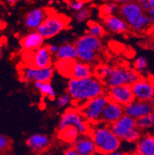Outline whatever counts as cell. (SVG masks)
Here are the masks:
<instances>
[{"mask_svg":"<svg viewBox=\"0 0 154 155\" xmlns=\"http://www.w3.org/2000/svg\"><path fill=\"white\" fill-rule=\"evenodd\" d=\"M104 155H126L124 152L120 151V150H116V151L113 152H111V153H106V154H104Z\"/></svg>","mask_w":154,"mask_h":155,"instance_id":"cell-40","label":"cell"},{"mask_svg":"<svg viewBox=\"0 0 154 155\" xmlns=\"http://www.w3.org/2000/svg\"><path fill=\"white\" fill-rule=\"evenodd\" d=\"M80 134L75 127H68L65 129L58 131V136L60 140L68 143H72L77 139Z\"/></svg>","mask_w":154,"mask_h":155,"instance_id":"cell-24","label":"cell"},{"mask_svg":"<svg viewBox=\"0 0 154 155\" xmlns=\"http://www.w3.org/2000/svg\"><path fill=\"white\" fill-rule=\"evenodd\" d=\"M153 82L149 79L141 78L139 81L131 86L134 100L149 102L152 97Z\"/></svg>","mask_w":154,"mask_h":155,"instance_id":"cell-10","label":"cell"},{"mask_svg":"<svg viewBox=\"0 0 154 155\" xmlns=\"http://www.w3.org/2000/svg\"><path fill=\"white\" fill-rule=\"evenodd\" d=\"M5 26V23L2 20V19H0V30L2 29H4Z\"/></svg>","mask_w":154,"mask_h":155,"instance_id":"cell-42","label":"cell"},{"mask_svg":"<svg viewBox=\"0 0 154 155\" xmlns=\"http://www.w3.org/2000/svg\"><path fill=\"white\" fill-rule=\"evenodd\" d=\"M85 5H86V2L84 1H71L68 3V8L70 10L76 12L85 8Z\"/></svg>","mask_w":154,"mask_h":155,"instance_id":"cell-34","label":"cell"},{"mask_svg":"<svg viewBox=\"0 0 154 155\" xmlns=\"http://www.w3.org/2000/svg\"><path fill=\"white\" fill-rule=\"evenodd\" d=\"M88 134L95 143L97 151L103 154L118 150L121 145V140L114 134L110 125L103 123L90 129Z\"/></svg>","mask_w":154,"mask_h":155,"instance_id":"cell-2","label":"cell"},{"mask_svg":"<svg viewBox=\"0 0 154 155\" xmlns=\"http://www.w3.org/2000/svg\"><path fill=\"white\" fill-rule=\"evenodd\" d=\"M149 103H150V104L154 107V83H153V85H152V97L151 101H149Z\"/></svg>","mask_w":154,"mask_h":155,"instance_id":"cell-41","label":"cell"},{"mask_svg":"<svg viewBox=\"0 0 154 155\" xmlns=\"http://www.w3.org/2000/svg\"><path fill=\"white\" fill-rule=\"evenodd\" d=\"M119 12L120 17L123 19L128 26L144 12L138 2H121L119 6Z\"/></svg>","mask_w":154,"mask_h":155,"instance_id":"cell-12","label":"cell"},{"mask_svg":"<svg viewBox=\"0 0 154 155\" xmlns=\"http://www.w3.org/2000/svg\"><path fill=\"white\" fill-rule=\"evenodd\" d=\"M8 3H15L16 2V1H15V0H9V1H8Z\"/></svg>","mask_w":154,"mask_h":155,"instance_id":"cell-46","label":"cell"},{"mask_svg":"<svg viewBox=\"0 0 154 155\" xmlns=\"http://www.w3.org/2000/svg\"><path fill=\"white\" fill-rule=\"evenodd\" d=\"M136 155H154V136L147 134L142 137L136 143Z\"/></svg>","mask_w":154,"mask_h":155,"instance_id":"cell-23","label":"cell"},{"mask_svg":"<svg viewBox=\"0 0 154 155\" xmlns=\"http://www.w3.org/2000/svg\"><path fill=\"white\" fill-rule=\"evenodd\" d=\"M119 10V5L116 2H109V3L102 5L100 8V13L103 18L109 15H115V12Z\"/></svg>","mask_w":154,"mask_h":155,"instance_id":"cell-27","label":"cell"},{"mask_svg":"<svg viewBox=\"0 0 154 155\" xmlns=\"http://www.w3.org/2000/svg\"><path fill=\"white\" fill-rule=\"evenodd\" d=\"M110 128L120 140H123L132 130L136 128V120L124 114L115 123L110 125Z\"/></svg>","mask_w":154,"mask_h":155,"instance_id":"cell-13","label":"cell"},{"mask_svg":"<svg viewBox=\"0 0 154 155\" xmlns=\"http://www.w3.org/2000/svg\"><path fill=\"white\" fill-rule=\"evenodd\" d=\"M147 60L143 56H139L138 58L136 59L135 62H134V68H135V71L139 73H143L147 68Z\"/></svg>","mask_w":154,"mask_h":155,"instance_id":"cell-31","label":"cell"},{"mask_svg":"<svg viewBox=\"0 0 154 155\" xmlns=\"http://www.w3.org/2000/svg\"><path fill=\"white\" fill-rule=\"evenodd\" d=\"M103 23L109 31L119 34L126 32L129 27L123 19L117 15H109L103 18Z\"/></svg>","mask_w":154,"mask_h":155,"instance_id":"cell-21","label":"cell"},{"mask_svg":"<svg viewBox=\"0 0 154 155\" xmlns=\"http://www.w3.org/2000/svg\"><path fill=\"white\" fill-rule=\"evenodd\" d=\"M87 34L93 36V37L100 39L105 34V29L101 24L97 22H90L88 23V29H87Z\"/></svg>","mask_w":154,"mask_h":155,"instance_id":"cell-26","label":"cell"},{"mask_svg":"<svg viewBox=\"0 0 154 155\" xmlns=\"http://www.w3.org/2000/svg\"><path fill=\"white\" fill-rule=\"evenodd\" d=\"M29 53L31 55L28 60L29 62V65L28 66L40 69L51 67L53 56L48 50L47 46H42L36 51Z\"/></svg>","mask_w":154,"mask_h":155,"instance_id":"cell-11","label":"cell"},{"mask_svg":"<svg viewBox=\"0 0 154 155\" xmlns=\"http://www.w3.org/2000/svg\"><path fill=\"white\" fill-rule=\"evenodd\" d=\"M68 127H75L80 134H87L90 131L88 122L78 109H68L63 113L58 125V131Z\"/></svg>","mask_w":154,"mask_h":155,"instance_id":"cell-6","label":"cell"},{"mask_svg":"<svg viewBox=\"0 0 154 155\" xmlns=\"http://www.w3.org/2000/svg\"><path fill=\"white\" fill-rule=\"evenodd\" d=\"M154 110V107L149 102L133 101L124 107V114L134 120L145 116H149Z\"/></svg>","mask_w":154,"mask_h":155,"instance_id":"cell-9","label":"cell"},{"mask_svg":"<svg viewBox=\"0 0 154 155\" xmlns=\"http://www.w3.org/2000/svg\"><path fill=\"white\" fill-rule=\"evenodd\" d=\"M72 102H73L72 98L67 93L59 96L57 98V101H56L57 106L59 107H65L66 106L70 105Z\"/></svg>","mask_w":154,"mask_h":155,"instance_id":"cell-33","label":"cell"},{"mask_svg":"<svg viewBox=\"0 0 154 155\" xmlns=\"http://www.w3.org/2000/svg\"><path fill=\"white\" fill-rule=\"evenodd\" d=\"M150 21H149L147 15H146V12H143L140 16H139L135 21H133L129 26L135 32H139L146 30L148 27L150 26Z\"/></svg>","mask_w":154,"mask_h":155,"instance_id":"cell-25","label":"cell"},{"mask_svg":"<svg viewBox=\"0 0 154 155\" xmlns=\"http://www.w3.org/2000/svg\"><path fill=\"white\" fill-rule=\"evenodd\" d=\"M93 76V70L90 64L84 63L80 61H72L70 63V69L68 71L67 77L70 79H81L88 78Z\"/></svg>","mask_w":154,"mask_h":155,"instance_id":"cell-16","label":"cell"},{"mask_svg":"<svg viewBox=\"0 0 154 155\" xmlns=\"http://www.w3.org/2000/svg\"><path fill=\"white\" fill-rule=\"evenodd\" d=\"M90 14H91L90 9L85 7L83 9L75 13V19L79 22H85L90 17Z\"/></svg>","mask_w":154,"mask_h":155,"instance_id":"cell-32","label":"cell"},{"mask_svg":"<svg viewBox=\"0 0 154 155\" xmlns=\"http://www.w3.org/2000/svg\"><path fill=\"white\" fill-rule=\"evenodd\" d=\"M127 155V154H126ZM129 155H133V154H129Z\"/></svg>","mask_w":154,"mask_h":155,"instance_id":"cell-47","label":"cell"},{"mask_svg":"<svg viewBox=\"0 0 154 155\" xmlns=\"http://www.w3.org/2000/svg\"><path fill=\"white\" fill-rule=\"evenodd\" d=\"M47 47L48 50H49V51L50 52V53L52 55L56 54V52L58 51V49H59V46H57L56 44H51L49 46H47Z\"/></svg>","mask_w":154,"mask_h":155,"instance_id":"cell-37","label":"cell"},{"mask_svg":"<svg viewBox=\"0 0 154 155\" xmlns=\"http://www.w3.org/2000/svg\"><path fill=\"white\" fill-rule=\"evenodd\" d=\"M107 97L109 101L115 102L120 105L125 107L134 101L132 89L130 86L122 85L109 88Z\"/></svg>","mask_w":154,"mask_h":155,"instance_id":"cell-8","label":"cell"},{"mask_svg":"<svg viewBox=\"0 0 154 155\" xmlns=\"http://www.w3.org/2000/svg\"><path fill=\"white\" fill-rule=\"evenodd\" d=\"M146 13V15H147L148 18H149V21H150V23L152 24V25H154V9L148 11Z\"/></svg>","mask_w":154,"mask_h":155,"instance_id":"cell-39","label":"cell"},{"mask_svg":"<svg viewBox=\"0 0 154 155\" xmlns=\"http://www.w3.org/2000/svg\"><path fill=\"white\" fill-rule=\"evenodd\" d=\"M76 49H84L90 50L98 54L103 49V43L100 39L93 37L88 34L81 36L75 43Z\"/></svg>","mask_w":154,"mask_h":155,"instance_id":"cell-17","label":"cell"},{"mask_svg":"<svg viewBox=\"0 0 154 155\" xmlns=\"http://www.w3.org/2000/svg\"><path fill=\"white\" fill-rule=\"evenodd\" d=\"M54 70L53 67H49L46 68H36L30 66H25L22 67L19 71L20 79L23 82H50L53 78Z\"/></svg>","mask_w":154,"mask_h":155,"instance_id":"cell-7","label":"cell"},{"mask_svg":"<svg viewBox=\"0 0 154 155\" xmlns=\"http://www.w3.org/2000/svg\"><path fill=\"white\" fill-rule=\"evenodd\" d=\"M2 40L0 39V56H2Z\"/></svg>","mask_w":154,"mask_h":155,"instance_id":"cell-43","label":"cell"},{"mask_svg":"<svg viewBox=\"0 0 154 155\" xmlns=\"http://www.w3.org/2000/svg\"><path fill=\"white\" fill-rule=\"evenodd\" d=\"M70 22V19L63 15L56 13L48 14L45 20L36 29L45 39H51L63 32Z\"/></svg>","mask_w":154,"mask_h":155,"instance_id":"cell-4","label":"cell"},{"mask_svg":"<svg viewBox=\"0 0 154 155\" xmlns=\"http://www.w3.org/2000/svg\"><path fill=\"white\" fill-rule=\"evenodd\" d=\"M150 30L152 33H154V25H152V26H150Z\"/></svg>","mask_w":154,"mask_h":155,"instance_id":"cell-45","label":"cell"},{"mask_svg":"<svg viewBox=\"0 0 154 155\" xmlns=\"http://www.w3.org/2000/svg\"><path fill=\"white\" fill-rule=\"evenodd\" d=\"M44 38L37 31H32L21 39V46L28 52H34L43 46Z\"/></svg>","mask_w":154,"mask_h":155,"instance_id":"cell-20","label":"cell"},{"mask_svg":"<svg viewBox=\"0 0 154 155\" xmlns=\"http://www.w3.org/2000/svg\"><path fill=\"white\" fill-rule=\"evenodd\" d=\"M124 107L109 101L102 115L101 122L106 125H111L124 115Z\"/></svg>","mask_w":154,"mask_h":155,"instance_id":"cell-14","label":"cell"},{"mask_svg":"<svg viewBox=\"0 0 154 155\" xmlns=\"http://www.w3.org/2000/svg\"><path fill=\"white\" fill-rule=\"evenodd\" d=\"M108 101L107 96L102 95L87 101L78 110L88 123H100L101 122L104 108Z\"/></svg>","mask_w":154,"mask_h":155,"instance_id":"cell-5","label":"cell"},{"mask_svg":"<svg viewBox=\"0 0 154 155\" xmlns=\"http://www.w3.org/2000/svg\"><path fill=\"white\" fill-rule=\"evenodd\" d=\"M154 123L152 120L151 117L149 116H145L143 117L139 118V119L136 120V127L139 129V130L144 129H147V128L151 127L153 126Z\"/></svg>","mask_w":154,"mask_h":155,"instance_id":"cell-29","label":"cell"},{"mask_svg":"<svg viewBox=\"0 0 154 155\" xmlns=\"http://www.w3.org/2000/svg\"><path fill=\"white\" fill-rule=\"evenodd\" d=\"M28 147L34 153H41L49 147L50 139L46 134H35L31 135L26 140Z\"/></svg>","mask_w":154,"mask_h":155,"instance_id":"cell-19","label":"cell"},{"mask_svg":"<svg viewBox=\"0 0 154 155\" xmlns=\"http://www.w3.org/2000/svg\"><path fill=\"white\" fill-rule=\"evenodd\" d=\"M57 60L63 61H75L77 59V50L75 44L64 43L59 46V49L55 54Z\"/></svg>","mask_w":154,"mask_h":155,"instance_id":"cell-22","label":"cell"},{"mask_svg":"<svg viewBox=\"0 0 154 155\" xmlns=\"http://www.w3.org/2000/svg\"><path fill=\"white\" fill-rule=\"evenodd\" d=\"M63 155H81V154H80L79 153H77V152H76V150H75L74 149H73V147H71L66 149V150H65Z\"/></svg>","mask_w":154,"mask_h":155,"instance_id":"cell-38","label":"cell"},{"mask_svg":"<svg viewBox=\"0 0 154 155\" xmlns=\"http://www.w3.org/2000/svg\"><path fill=\"white\" fill-rule=\"evenodd\" d=\"M138 3L140 5L143 12H148L151 9H154V0H139Z\"/></svg>","mask_w":154,"mask_h":155,"instance_id":"cell-36","label":"cell"},{"mask_svg":"<svg viewBox=\"0 0 154 155\" xmlns=\"http://www.w3.org/2000/svg\"><path fill=\"white\" fill-rule=\"evenodd\" d=\"M67 94L79 108L90 100L104 95L105 86L97 77L76 80L70 79L67 84Z\"/></svg>","mask_w":154,"mask_h":155,"instance_id":"cell-1","label":"cell"},{"mask_svg":"<svg viewBox=\"0 0 154 155\" xmlns=\"http://www.w3.org/2000/svg\"><path fill=\"white\" fill-rule=\"evenodd\" d=\"M41 94L45 97H47L49 100L53 101L56 98V92H55L53 87L49 82L42 83V86L39 90Z\"/></svg>","mask_w":154,"mask_h":155,"instance_id":"cell-28","label":"cell"},{"mask_svg":"<svg viewBox=\"0 0 154 155\" xmlns=\"http://www.w3.org/2000/svg\"><path fill=\"white\" fill-rule=\"evenodd\" d=\"M72 147L81 155H93L97 152L95 143L89 134H80L73 142Z\"/></svg>","mask_w":154,"mask_h":155,"instance_id":"cell-15","label":"cell"},{"mask_svg":"<svg viewBox=\"0 0 154 155\" xmlns=\"http://www.w3.org/2000/svg\"><path fill=\"white\" fill-rule=\"evenodd\" d=\"M149 117H150L151 119H152V120L153 121V123H154V110L152 111L150 114H149Z\"/></svg>","mask_w":154,"mask_h":155,"instance_id":"cell-44","label":"cell"},{"mask_svg":"<svg viewBox=\"0 0 154 155\" xmlns=\"http://www.w3.org/2000/svg\"><path fill=\"white\" fill-rule=\"evenodd\" d=\"M10 147V140L5 135L0 134V153L6 151Z\"/></svg>","mask_w":154,"mask_h":155,"instance_id":"cell-35","label":"cell"},{"mask_svg":"<svg viewBox=\"0 0 154 155\" xmlns=\"http://www.w3.org/2000/svg\"><path fill=\"white\" fill-rule=\"evenodd\" d=\"M48 15V12L42 8H35L29 11L25 17V25L30 29H37Z\"/></svg>","mask_w":154,"mask_h":155,"instance_id":"cell-18","label":"cell"},{"mask_svg":"<svg viewBox=\"0 0 154 155\" xmlns=\"http://www.w3.org/2000/svg\"><path fill=\"white\" fill-rule=\"evenodd\" d=\"M142 78L139 73L134 70L123 67H113L108 77L103 81L104 86L109 88L118 86H132Z\"/></svg>","mask_w":154,"mask_h":155,"instance_id":"cell-3","label":"cell"},{"mask_svg":"<svg viewBox=\"0 0 154 155\" xmlns=\"http://www.w3.org/2000/svg\"><path fill=\"white\" fill-rule=\"evenodd\" d=\"M141 137H142L141 130L136 127L125 137L123 140L128 142V143H137Z\"/></svg>","mask_w":154,"mask_h":155,"instance_id":"cell-30","label":"cell"}]
</instances>
